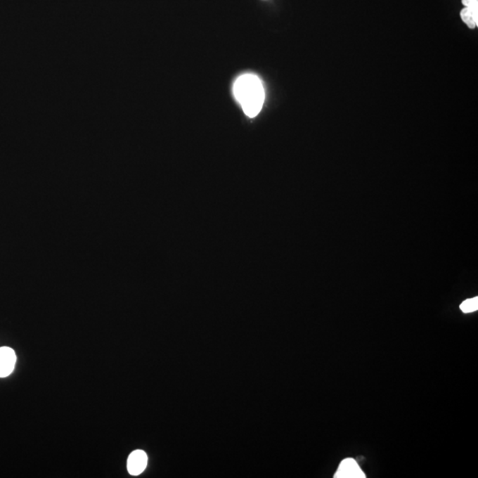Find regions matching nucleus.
<instances>
[{
	"label": "nucleus",
	"instance_id": "obj_1",
	"mask_svg": "<svg viewBox=\"0 0 478 478\" xmlns=\"http://www.w3.org/2000/svg\"><path fill=\"white\" fill-rule=\"evenodd\" d=\"M233 92L235 100L248 117L254 118L261 111L265 100L264 87L254 74H245L235 80Z\"/></svg>",
	"mask_w": 478,
	"mask_h": 478
},
{
	"label": "nucleus",
	"instance_id": "obj_2",
	"mask_svg": "<svg viewBox=\"0 0 478 478\" xmlns=\"http://www.w3.org/2000/svg\"><path fill=\"white\" fill-rule=\"evenodd\" d=\"M335 478H365L363 471L358 465L356 460L354 459H346L340 463Z\"/></svg>",
	"mask_w": 478,
	"mask_h": 478
},
{
	"label": "nucleus",
	"instance_id": "obj_3",
	"mask_svg": "<svg viewBox=\"0 0 478 478\" xmlns=\"http://www.w3.org/2000/svg\"><path fill=\"white\" fill-rule=\"evenodd\" d=\"M16 363L15 351L10 347H0V377H8Z\"/></svg>",
	"mask_w": 478,
	"mask_h": 478
},
{
	"label": "nucleus",
	"instance_id": "obj_4",
	"mask_svg": "<svg viewBox=\"0 0 478 478\" xmlns=\"http://www.w3.org/2000/svg\"><path fill=\"white\" fill-rule=\"evenodd\" d=\"M148 465V456L142 450H136L129 454L128 459V471L133 476H138L146 470Z\"/></svg>",
	"mask_w": 478,
	"mask_h": 478
},
{
	"label": "nucleus",
	"instance_id": "obj_5",
	"mask_svg": "<svg viewBox=\"0 0 478 478\" xmlns=\"http://www.w3.org/2000/svg\"><path fill=\"white\" fill-rule=\"evenodd\" d=\"M460 17L470 29H476L478 25V3L465 6L460 11Z\"/></svg>",
	"mask_w": 478,
	"mask_h": 478
},
{
	"label": "nucleus",
	"instance_id": "obj_6",
	"mask_svg": "<svg viewBox=\"0 0 478 478\" xmlns=\"http://www.w3.org/2000/svg\"><path fill=\"white\" fill-rule=\"evenodd\" d=\"M460 309L463 313H472L474 312V311H477L478 309L477 297H476V298L465 300V302H463L462 305L460 306Z\"/></svg>",
	"mask_w": 478,
	"mask_h": 478
}]
</instances>
